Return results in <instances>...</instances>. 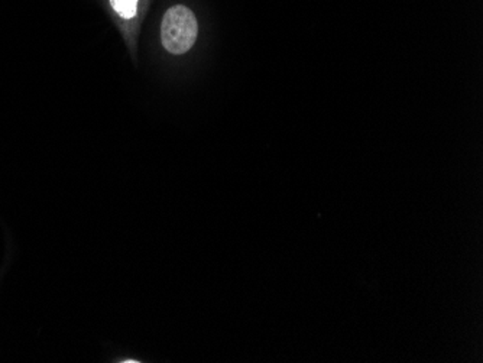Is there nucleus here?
Listing matches in <instances>:
<instances>
[{"label": "nucleus", "mask_w": 483, "mask_h": 363, "mask_svg": "<svg viewBox=\"0 0 483 363\" xmlns=\"http://www.w3.org/2000/svg\"><path fill=\"white\" fill-rule=\"evenodd\" d=\"M199 36V22L191 9L175 4L167 11L161 22V43L169 54L189 52Z\"/></svg>", "instance_id": "nucleus-1"}, {"label": "nucleus", "mask_w": 483, "mask_h": 363, "mask_svg": "<svg viewBox=\"0 0 483 363\" xmlns=\"http://www.w3.org/2000/svg\"><path fill=\"white\" fill-rule=\"evenodd\" d=\"M141 0H111L112 8L122 20H134L138 15Z\"/></svg>", "instance_id": "nucleus-2"}]
</instances>
